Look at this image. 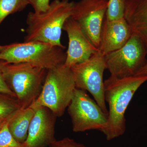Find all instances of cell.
<instances>
[{
    "instance_id": "cell-24",
    "label": "cell",
    "mask_w": 147,
    "mask_h": 147,
    "mask_svg": "<svg viewBox=\"0 0 147 147\" xmlns=\"http://www.w3.org/2000/svg\"><path fill=\"white\" fill-rule=\"evenodd\" d=\"M5 47V45H0V52H1L4 48Z\"/></svg>"
},
{
    "instance_id": "cell-14",
    "label": "cell",
    "mask_w": 147,
    "mask_h": 147,
    "mask_svg": "<svg viewBox=\"0 0 147 147\" xmlns=\"http://www.w3.org/2000/svg\"><path fill=\"white\" fill-rule=\"evenodd\" d=\"M35 112V109L30 107L20 109L9 121V131L16 142L21 144L26 140L29 126Z\"/></svg>"
},
{
    "instance_id": "cell-1",
    "label": "cell",
    "mask_w": 147,
    "mask_h": 147,
    "mask_svg": "<svg viewBox=\"0 0 147 147\" xmlns=\"http://www.w3.org/2000/svg\"><path fill=\"white\" fill-rule=\"evenodd\" d=\"M146 81L147 75L123 78L110 75L104 81V97L109 110L107 123L102 132L108 141L124 134L127 108L137 90Z\"/></svg>"
},
{
    "instance_id": "cell-6",
    "label": "cell",
    "mask_w": 147,
    "mask_h": 147,
    "mask_svg": "<svg viewBox=\"0 0 147 147\" xmlns=\"http://www.w3.org/2000/svg\"><path fill=\"white\" fill-rule=\"evenodd\" d=\"M147 55L146 45L132 34L122 47L104 55L106 69L110 75L118 78L135 76L147 63Z\"/></svg>"
},
{
    "instance_id": "cell-4",
    "label": "cell",
    "mask_w": 147,
    "mask_h": 147,
    "mask_svg": "<svg viewBox=\"0 0 147 147\" xmlns=\"http://www.w3.org/2000/svg\"><path fill=\"white\" fill-rule=\"evenodd\" d=\"M47 70L28 63L4 62L3 73L6 83L15 94L21 109L34 102L42 90Z\"/></svg>"
},
{
    "instance_id": "cell-23",
    "label": "cell",
    "mask_w": 147,
    "mask_h": 147,
    "mask_svg": "<svg viewBox=\"0 0 147 147\" xmlns=\"http://www.w3.org/2000/svg\"><path fill=\"white\" fill-rule=\"evenodd\" d=\"M11 116L7 118H0V130L3 128V127L5 124L7 122V121L10 118Z\"/></svg>"
},
{
    "instance_id": "cell-19",
    "label": "cell",
    "mask_w": 147,
    "mask_h": 147,
    "mask_svg": "<svg viewBox=\"0 0 147 147\" xmlns=\"http://www.w3.org/2000/svg\"><path fill=\"white\" fill-rule=\"evenodd\" d=\"M50 147H86L84 145L75 142L73 139L65 137L59 140H55Z\"/></svg>"
},
{
    "instance_id": "cell-3",
    "label": "cell",
    "mask_w": 147,
    "mask_h": 147,
    "mask_svg": "<svg viewBox=\"0 0 147 147\" xmlns=\"http://www.w3.org/2000/svg\"><path fill=\"white\" fill-rule=\"evenodd\" d=\"M76 88L73 73L64 65L47 70L42 90L29 107L36 109L46 107L56 117L63 115Z\"/></svg>"
},
{
    "instance_id": "cell-21",
    "label": "cell",
    "mask_w": 147,
    "mask_h": 147,
    "mask_svg": "<svg viewBox=\"0 0 147 147\" xmlns=\"http://www.w3.org/2000/svg\"><path fill=\"white\" fill-rule=\"evenodd\" d=\"M4 61L0 60V93L10 95L16 98L13 92L10 90L6 83L3 73V67Z\"/></svg>"
},
{
    "instance_id": "cell-8",
    "label": "cell",
    "mask_w": 147,
    "mask_h": 147,
    "mask_svg": "<svg viewBox=\"0 0 147 147\" xmlns=\"http://www.w3.org/2000/svg\"><path fill=\"white\" fill-rule=\"evenodd\" d=\"M70 68L76 88L89 92L98 105L108 115L104 97L103 75L106 69L104 55L98 51L87 60Z\"/></svg>"
},
{
    "instance_id": "cell-9",
    "label": "cell",
    "mask_w": 147,
    "mask_h": 147,
    "mask_svg": "<svg viewBox=\"0 0 147 147\" xmlns=\"http://www.w3.org/2000/svg\"><path fill=\"white\" fill-rule=\"evenodd\" d=\"M108 5V0H80L74 2L71 16L98 49L100 46V32Z\"/></svg>"
},
{
    "instance_id": "cell-10",
    "label": "cell",
    "mask_w": 147,
    "mask_h": 147,
    "mask_svg": "<svg viewBox=\"0 0 147 147\" xmlns=\"http://www.w3.org/2000/svg\"><path fill=\"white\" fill-rule=\"evenodd\" d=\"M63 30L66 32L68 47L65 65L72 66L87 60L99 51L87 37L80 25L73 18H68L64 24Z\"/></svg>"
},
{
    "instance_id": "cell-12",
    "label": "cell",
    "mask_w": 147,
    "mask_h": 147,
    "mask_svg": "<svg viewBox=\"0 0 147 147\" xmlns=\"http://www.w3.org/2000/svg\"><path fill=\"white\" fill-rule=\"evenodd\" d=\"M131 34V28L124 17L111 21L105 18L100 32L99 52L104 56L118 50L125 45Z\"/></svg>"
},
{
    "instance_id": "cell-7",
    "label": "cell",
    "mask_w": 147,
    "mask_h": 147,
    "mask_svg": "<svg viewBox=\"0 0 147 147\" xmlns=\"http://www.w3.org/2000/svg\"><path fill=\"white\" fill-rule=\"evenodd\" d=\"M67 109L74 132L94 129L102 132L107 123L108 115L84 90L75 88Z\"/></svg>"
},
{
    "instance_id": "cell-22",
    "label": "cell",
    "mask_w": 147,
    "mask_h": 147,
    "mask_svg": "<svg viewBox=\"0 0 147 147\" xmlns=\"http://www.w3.org/2000/svg\"><path fill=\"white\" fill-rule=\"evenodd\" d=\"M147 75V63L140 69L135 76Z\"/></svg>"
},
{
    "instance_id": "cell-18",
    "label": "cell",
    "mask_w": 147,
    "mask_h": 147,
    "mask_svg": "<svg viewBox=\"0 0 147 147\" xmlns=\"http://www.w3.org/2000/svg\"><path fill=\"white\" fill-rule=\"evenodd\" d=\"M12 116L0 130V147H21V144L16 142L9 129V121Z\"/></svg>"
},
{
    "instance_id": "cell-5",
    "label": "cell",
    "mask_w": 147,
    "mask_h": 147,
    "mask_svg": "<svg viewBox=\"0 0 147 147\" xmlns=\"http://www.w3.org/2000/svg\"><path fill=\"white\" fill-rule=\"evenodd\" d=\"M64 50L46 42L24 41L5 45L0 52V60L8 63H30L48 70L64 64Z\"/></svg>"
},
{
    "instance_id": "cell-11",
    "label": "cell",
    "mask_w": 147,
    "mask_h": 147,
    "mask_svg": "<svg viewBox=\"0 0 147 147\" xmlns=\"http://www.w3.org/2000/svg\"><path fill=\"white\" fill-rule=\"evenodd\" d=\"M36 112L29 126L28 137L21 147H47L56 140V117L51 110L45 107L35 109Z\"/></svg>"
},
{
    "instance_id": "cell-13",
    "label": "cell",
    "mask_w": 147,
    "mask_h": 147,
    "mask_svg": "<svg viewBox=\"0 0 147 147\" xmlns=\"http://www.w3.org/2000/svg\"><path fill=\"white\" fill-rule=\"evenodd\" d=\"M124 18L147 48V0H126Z\"/></svg>"
},
{
    "instance_id": "cell-17",
    "label": "cell",
    "mask_w": 147,
    "mask_h": 147,
    "mask_svg": "<svg viewBox=\"0 0 147 147\" xmlns=\"http://www.w3.org/2000/svg\"><path fill=\"white\" fill-rule=\"evenodd\" d=\"M126 0H108L105 18L109 21L123 18Z\"/></svg>"
},
{
    "instance_id": "cell-20",
    "label": "cell",
    "mask_w": 147,
    "mask_h": 147,
    "mask_svg": "<svg viewBox=\"0 0 147 147\" xmlns=\"http://www.w3.org/2000/svg\"><path fill=\"white\" fill-rule=\"evenodd\" d=\"M29 5L37 13L43 12L47 10L50 4V0H28Z\"/></svg>"
},
{
    "instance_id": "cell-16",
    "label": "cell",
    "mask_w": 147,
    "mask_h": 147,
    "mask_svg": "<svg viewBox=\"0 0 147 147\" xmlns=\"http://www.w3.org/2000/svg\"><path fill=\"white\" fill-rule=\"evenodd\" d=\"M21 109L16 98L0 93V118H7Z\"/></svg>"
},
{
    "instance_id": "cell-15",
    "label": "cell",
    "mask_w": 147,
    "mask_h": 147,
    "mask_svg": "<svg viewBox=\"0 0 147 147\" xmlns=\"http://www.w3.org/2000/svg\"><path fill=\"white\" fill-rule=\"evenodd\" d=\"M28 0H0V25L7 16L24 10Z\"/></svg>"
},
{
    "instance_id": "cell-2",
    "label": "cell",
    "mask_w": 147,
    "mask_h": 147,
    "mask_svg": "<svg viewBox=\"0 0 147 147\" xmlns=\"http://www.w3.org/2000/svg\"><path fill=\"white\" fill-rule=\"evenodd\" d=\"M74 3L69 0H54L45 11L29 12L24 41L46 42L65 49L61 42L62 31L72 15Z\"/></svg>"
}]
</instances>
